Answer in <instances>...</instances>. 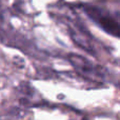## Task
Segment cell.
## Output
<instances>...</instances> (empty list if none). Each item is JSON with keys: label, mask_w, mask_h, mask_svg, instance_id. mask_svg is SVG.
<instances>
[{"label": "cell", "mask_w": 120, "mask_h": 120, "mask_svg": "<svg viewBox=\"0 0 120 120\" xmlns=\"http://www.w3.org/2000/svg\"><path fill=\"white\" fill-rule=\"evenodd\" d=\"M84 12L86 13L89 18L97 23L103 31L110 35L120 37V22H118L110 14L103 12L101 8L91 5H85Z\"/></svg>", "instance_id": "1"}, {"label": "cell", "mask_w": 120, "mask_h": 120, "mask_svg": "<svg viewBox=\"0 0 120 120\" xmlns=\"http://www.w3.org/2000/svg\"><path fill=\"white\" fill-rule=\"evenodd\" d=\"M68 60L70 62L75 66L77 71H79L80 73H82L84 76H93L96 77L98 75H100L98 73V68H95L92 62L87 61L83 58L82 56H79V55H75V54H70L68 56Z\"/></svg>", "instance_id": "2"}]
</instances>
